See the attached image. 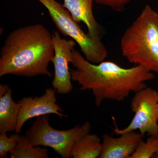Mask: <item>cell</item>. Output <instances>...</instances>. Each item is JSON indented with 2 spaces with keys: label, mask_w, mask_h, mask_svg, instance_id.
<instances>
[{
  "label": "cell",
  "mask_w": 158,
  "mask_h": 158,
  "mask_svg": "<svg viewBox=\"0 0 158 158\" xmlns=\"http://www.w3.org/2000/svg\"><path fill=\"white\" fill-rule=\"evenodd\" d=\"M71 63L75 68L70 69L72 81L78 83L80 90L92 91L98 107L105 100L123 101L131 92L146 88V82L155 77L141 65L125 68L111 61L91 63L75 49Z\"/></svg>",
  "instance_id": "obj_1"
},
{
  "label": "cell",
  "mask_w": 158,
  "mask_h": 158,
  "mask_svg": "<svg viewBox=\"0 0 158 158\" xmlns=\"http://www.w3.org/2000/svg\"><path fill=\"white\" fill-rule=\"evenodd\" d=\"M54 55L52 34L40 24L21 27L6 37L0 53V77L52 76Z\"/></svg>",
  "instance_id": "obj_2"
},
{
  "label": "cell",
  "mask_w": 158,
  "mask_h": 158,
  "mask_svg": "<svg viewBox=\"0 0 158 158\" xmlns=\"http://www.w3.org/2000/svg\"><path fill=\"white\" fill-rule=\"evenodd\" d=\"M123 56L130 63L158 73V13L149 5L126 30L120 40Z\"/></svg>",
  "instance_id": "obj_3"
},
{
  "label": "cell",
  "mask_w": 158,
  "mask_h": 158,
  "mask_svg": "<svg viewBox=\"0 0 158 158\" xmlns=\"http://www.w3.org/2000/svg\"><path fill=\"white\" fill-rule=\"evenodd\" d=\"M37 1L47 9L58 30L78 44L87 60L94 64L104 61L107 57V50L100 38L92 37L84 32L69 11L56 0Z\"/></svg>",
  "instance_id": "obj_4"
},
{
  "label": "cell",
  "mask_w": 158,
  "mask_h": 158,
  "mask_svg": "<svg viewBox=\"0 0 158 158\" xmlns=\"http://www.w3.org/2000/svg\"><path fill=\"white\" fill-rule=\"evenodd\" d=\"M91 129L86 121L70 129L56 130L50 125L49 115H46L37 117L25 135L34 146L50 147L62 158H69L74 144Z\"/></svg>",
  "instance_id": "obj_5"
},
{
  "label": "cell",
  "mask_w": 158,
  "mask_h": 158,
  "mask_svg": "<svg viewBox=\"0 0 158 158\" xmlns=\"http://www.w3.org/2000/svg\"><path fill=\"white\" fill-rule=\"evenodd\" d=\"M135 116L127 127L118 128L113 116L115 128L114 132L120 135L131 131L139 130L140 133L148 135H158V96L157 91L152 88H146L135 92L131 103Z\"/></svg>",
  "instance_id": "obj_6"
},
{
  "label": "cell",
  "mask_w": 158,
  "mask_h": 158,
  "mask_svg": "<svg viewBox=\"0 0 158 158\" xmlns=\"http://www.w3.org/2000/svg\"><path fill=\"white\" fill-rule=\"evenodd\" d=\"M52 38L54 55L52 62L55 73L52 85L59 94H68L73 89L69 63L72 62L73 51L77 43L62 38L58 31L53 32Z\"/></svg>",
  "instance_id": "obj_7"
},
{
  "label": "cell",
  "mask_w": 158,
  "mask_h": 158,
  "mask_svg": "<svg viewBox=\"0 0 158 158\" xmlns=\"http://www.w3.org/2000/svg\"><path fill=\"white\" fill-rule=\"evenodd\" d=\"M56 92L54 88H48L41 96L23 97L18 101L21 107L16 133L20 132L26 122L34 117L51 114H56L61 118L68 117L57 104Z\"/></svg>",
  "instance_id": "obj_8"
},
{
  "label": "cell",
  "mask_w": 158,
  "mask_h": 158,
  "mask_svg": "<svg viewBox=\"0 0 158 158\" xmlns=\"http://www.w3.org/2000/svg\"><path fill=\"white\" fill-rule=\"evenodd\" d=\"M144 136L135 131L122 134L118 138L105 134L102 136V150L99 158H130Z\"/></svg>",
  "instance_id": "obj_9"
},
{
  "label": "cell",
  "mask_w": 158,
  "mask_h": 158,
  "mask_svg": "<svg viewBox=\"0 0 158 158\" xmlns=\"http://www.w3.org/2000/svg\"><path fill=\"white\" fill-rule=\"evenodd\" d=\"M94 0H64L63 6L77 23L82 22L88 28V33L92 37L100 38V26L93 12Z\"/></svg>",
  "instance_id": "obj_10"
},
{
  "label": "cell",
  "mask_w": 158,
  "mask_h": 158,
  "mask_svg": "<svg viewBox=\"0 0 158 158\" xmlns=\"http://www.w3.org/2000/svg\"><path fill=\"white\" fill-rule=\"evenodd\" d=\"M20 107L12 98L9 86L0 85V133L15 131Z\"/></svg>",
  "instance_id": "obj_11"
},
{
  "label": "cell",
  "mask_w": 158,
  "mask_h": 158,
  "mask_svg": "<svg viewBox=\"0 0 158 158\" xmlns=\"http://www.w3.org/2000/svg\"><path fill=\"white\" fill-rule=\"evenodd\" d=\"M102 150L100 138L96 134H87L75 142L71 150L70 157L99 158Z\"/></svg>",
  "instance_id": "obj_12"
},
{
  "label": "cell",
  "mask_w": 158,
  "mask_h": 158,
  "mask_svg": "<svg viewBox=\"0 0 158 158\" xmlns=\"http://www.w3.org/2000/svg\"><path fill=\"white\" fill-rule=\"evenodd\" d=\"M16 138L15 148L10 152L11 158H48L49 157L48 148L40 146H34L26 136L14 134Z\"/></svg>",
  "instance_id": "obj_13"
},
{
  "label": "cell",
  "mask_w": 158,
  "mask_h": 158,
  "mask_svg": "<svg viewBox=\"0 0 158 158\" xmlns=\"http://www.w3.org/2000/svg\"><path fill=\"white\" fill-rule=\"evenodd\" d=\"M158 153V135L149 136L146 141H141L130 158H151Z\"/></svg>",
  "instance_id": "obj_14"
},
{
  "label": "cell",
  "mask_w": 158,
  "mask_h": 158,
  "mask_svg": "<svg viewBox=\"0 0 158 158\" xmlns=\"http://www.w3.org/2000/svg\"><path fill=\"white\" fill-rule=\"evenodd\" d=\"M17 141L14 134L8 137L7 133H0V158L8 157V153L14 149Z\"/></svg>",
  "instance_id": "obj_15"
},
{
  "label": "cell",
  "mask_w": 158,
  "mask_h": 158,
  "mask_svg": "<svg viewBox=\"0 0 158 158\" xmlns=\"http://www.w3.org/2000/svg\"><path fill=\"white\" fill-rule=\"evenodd\" d=\"M131 0H94L96 2L111 8L113 11L122 12Z\"/></svg>",
  "instance_id": "obj_16"
},
{
  "label": "cell",
  "mask_w": 158,
  "mask_h": 158,
  "mask_svg": "<svg viewBox=\"0 0 158 158\" xmlns=\"http://www.w3.org/2000/svg\"><path fill=\"white\" fill-rule=\"evenodd\" d=\"M154 156L155 158H158V153L157 154H156V155H155Z\"/></svg>",
  "instance_id": "obj_17"
},
{
  "label": "cell",
  "mask_w": 158,
  "mask_h": 158,
  "mask_svg": "<svg viewBox=\"0 0 158 158\" xmlns=\"http://www.w3.org/2000/svg\"><path fill=\"white\" fill-rule=\"evenodd\" d=\"M157 94H158V91H157Z\"/></svg>",
  "instance_id": "obj_18"
}]
</instances>
